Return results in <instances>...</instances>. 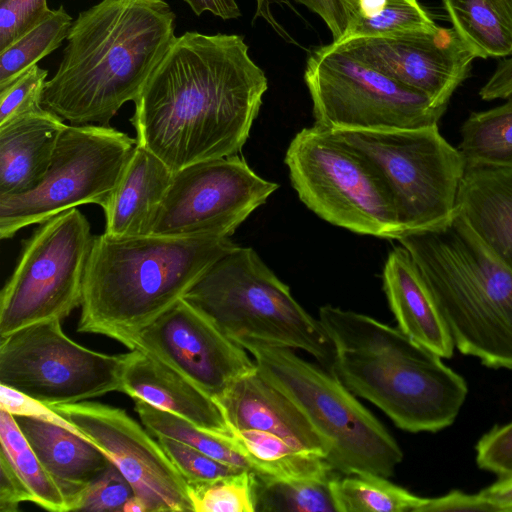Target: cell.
Segmentation results:
<instances>
[{
  "instance_id": "1",
  "label": "cell",
  "mask_w": 512,
  "mask_h": 512,
  "mask_svg": "<svg viewBox=\"0 0 512 512\" xmlns=\"http://www.w3.org/2000/svg\"><path fill=\"white\" fill-rule=\"evenodd\" d=\"M267 89L242 36L187 31L174 39L134 101L136 142L173 173L237 155Z\"/></svg>"
},
{
  "instance_id": "2",
  "label": "cell",
  "mask_w": 512,
  "mask_h": 512,
  "mask_svg": "<svg viewBox=\"0 0 512 512\" xmlns=\"http://www.w3.org/2000/svg\"><path fill=\"white\" fill-rule=\"evenodd\" d=\"M175 20L165 0H101L82 11L41 106L71 125L110 126L170 48Z\"/></svg>"
},
{
  "instance_id": "3",
  "label": "cell",
  "mask_w": 512,
  "mask_h": 512,
  "mask_svg": "<svg viewBox=\"0 0 512 512\" xmlns=\"http://www.w3.org/2000/svg\"><path fill=\"white\" fill-rule=\"evenodd\" d=\"M318 319L333 348L330 372L355 396L408 432H437L455 421L468 387L439 355L358 312L324 305Z\"/></svg>"
},
{
  "instance_id": "4",
  "label": "cell",
  "mask_w": 512,
  "mask_h": 512,
  "mask_svg": "<svg viewBox=\"0 0 512 512\" xmlns=\"http://www.w3.org/2000/svg\"><path fill=\"white\" fill-rule=\"evenodd\" d=\"M235 246L229 237L95 236L77 331L101 334L129 348L142 329Z\"/></svg>"
},
{
  "instance_id": "5",
  "label": "cell",
  "mask_w": 512,
  "mask_h": 512,
  "mask_svg": "<svg viewBox=\"0 0 512 512\" xmlns=\"http://www.w3.org/2000/svg\"><path fill=\"white\" fill-rule=\"evenodd\" d=\"M414 260L455 346L491 368L512 370V271L457 211L397 240Z\"/></svg>"
},
{
  "instance_id": "6",
  "label": "cell",
  "mask_w": 512,
  "mask_h": 512,
  "mask_svg": "<svg viewBox=\"0 0 512 512\" xmlns=\"http://www.w3.org/2000/svg\"><path fill=\"white\" fill-rule=\"evenodd\" d=\"M259 373L305 415L328 446L327 463L342 475L389 478L403 452L386 428L331 372L300 358L293 349L244 338L236 341Z\"/></svg>"
},
{
  "instance_id": "7",
  "label": "cell",
  "mask_w": 512,
  "mask_h": 512,
  "mask_svg": "<svg viewBox=\"0 0 512 512\" xmlns=\"http://www.w3.org/2000/svg\"><path fill=\"white\" fill-rule=\"evenodd\" d=\"M183 298L234 342L251 338L300 349L330 368L333 348L319 319L250 247L236 245Z\"/></svg>"
},
{
  "instance_id": "8",
  "label": "cell",
  "mask_w": 512,
  "mask_h": 512,
  "mask_svg": "<svg viewBox=\"0 0 512 512\" xmlns=\"http://www.w3.org/2000/svg\"><path fill=\"white\" fill-rule=\"evenodd\" d=\"M363 156L395 206L404 235L430 229L456 212L466 163L438 125L391 130H329Z\"/></svg>"
},
{
  "instance_id": "9",
  "label": "cell",
  "mask_w": 512,
  "mask_h": 512,
  "mask_svg": "<svg viewBox=\"0 0 512 512\" xmlns=\"http://www.w3.org/2000/svg\"><path fill=\"white\" fill-rule=\"evenodd\" d=\"M299 199L335 226L398 240L404 235L393 201L370 163L329 130L303 128L285 154Z\"/></svg>"
},
{
  "instance_id": "10",
  "label": "cell",
  "mask_w": 512,
  "mask_h": 512,
  "mask_svg": "<svg viewBox=\"0 0 512 512\" xmlns=\"http://www.w3.org/2000/svg\"><path fill=\"white\" fill-rule=\"evenodd\" d=\"M95 236L77 208L39 224L23 242L0 293V337L26 326L62 320L81 306L83 281Z\"/></svg>"
},
{
  "instance_id": "11",
  "label": "cell",
  "mask_w": 512,
  "mask_h": 512,
  "mask_svg": "<svg viewBox=\"0 0 512 512\" xmlns=\"http://www.w3.org/2000/svg\"><path fill=\"white\" fill-rule=\"evenodd\" d=\"M304 81L315 125L326 130H391L438 125L447 107L354 59L332 44L314 49Z\"/></svg>"
},
{
  "instance_id": "12",
  "label": "cell",
  "mask_w": 512,
  "mask_h": 512,
  "mask_svg": "<svg viewBox=\"0 0 512 512\" xmlns=\"http://www.w3.org/2000/svg\"><path fill=\"white\" fill-rule=\"evenodd\" d=\"M136 144V139L111 126L67 125L40 185L0 197V238L10 239L24 227L80 205L103 209Z\"/></svg>"
},
{
  "instance_id": "13",
  "label": "cell",
  "mask_w": 512,
  "mask_h": 512,
  "mask_svg": "<svg viewBox=\"0 0 512 512\" xmlns=\"http://www.w3.org/2000/svg\"><path fill=\"white\" fill-rule=\"evenodd\" d=\"M129 356L78 344L61 320L39 322L0 337V384L48 406L82 402L121 391Z\"/></svg>"
},
{
  "instance_id": "14",
  "label": "cell",
  "mask_w": 512,
  "mask_h": 512,
  "mask_svg": "<svg viewBox=\"0 0 512 512\" xmlns=\"http://www.w3.org/2000/svg\"><path fill=\"white\" fill-rule=\"evenodd\" d=\"M278 187L238 154L188 165L174 172L152 234L230 237Z\"/></svg>"
},
{
  "instance_id": "15",
  "label": "cell",
  "mask_w": 512,
  "mask_h": 512,
  "mask_svg": "<svg viewBox=\"0 0 512 512\" xmlns=\"http://www.w3.org/2000/svg\"><path fill=\"white\" fill-rule=\"evenodd\" d=\"M98 447L147 512L193 511L187 483L160 443L123 409L92 401L50 406Z\"/></svg>"
},
{
  "instance_id": "16",
  "label": "cell",
  "mask_w": 512,
  "mask_h": 512,
  "mask_svg": "<svg viewBox=\"0 0 512 512\" xmlns=\"http://www.w3.org/2000/svg\"><path fill=\"white\" fill-rule=\"evenodd\" d=\"M129 349L156 358L213 399L256 368L243 347L184 298L142 329Z\"/></svg>"
},
{
  "instance_id": "17",
  "label": "cell",
  "mask_w": 512,
  "mask_h": 512,
  "mask_svg": "<svg viewBox=\"0 0 512 512\" xmlns=\"http://www.w3.org/2000/svg\"><path fill=\"white\" fill-rule=\"evenodd\" d=\"M331 44L442 107H448L453 93L470 76L476 59L452 27H439L433 33Z\"/></svg>"
},
{
  "instance_id": "18",
  "label": "cell",
  "mask_w": 512,
  "mask_h": 512,
  "mask_svg": "<svg viewBox=\"0 0 512 512\" xmlns=\"http://www.w3.org/2000/svg\"><path fill=\"white\" fill-rule=\"evenodd\" d=\"M214 400L231 430L269 432L326 460V442L299 408L259 373L257 366L235 379Z\"/></svg>"
},
{
  "instance_id": "19",
  "label": "cell",
  "mask_w": 512,
  "mask_h": 512,
  "mask_svg": "<svg viewBox=\"0 0 512 512\" xmlns=\"http://www.w3.org/2000/svg\"><path fill=\"white\" fill-rule=\"evenodd\" d=\"M170 412L195 427L223 437H232L216 401L156 358L131 350L122 373L121 391Z\"/></svg>"
},
{
  "instance_id": "20",
  "label": "cell",
  "mask_w": 512,
  "mask_h": 512,
  "mask_svg": "<svg viewBox=\"0 0 512 512\" xmlns=\"http://www.w3.org/2000/svg\"><path fill=\"white\" fill-rule=\"evenodd\" d=\"M67 124L43 107L0 125V197L34 190Z\"/></svg>"
},
{
  "instance_id": "21",
  "label": "cell",
  "mask_w": 512,
  "mask_h": 512,
  "mask_svg": "<svg viewBox=\"0 0 512 512\" xmlns=\"http://www.w3.org/2000/svg\"><path fill=\"white\" fill-rule=\"evenodd\" d=\"M383 289L398 328L441 358H451L455 347L451 334L402 245L390 251L385 261Z\"/></svg>"
},
{
  "instance_id": "22",
  "label": "cell",
  "mask_w": 512,
  "mask_h": 512,
  "mask_svg": "<svg viewBox=\"0 0 512 512\" xmlns=\"http://www.w3.org/2000/svg\"><path fill=\"white\" fill-rule=\"evenodd\" d=\"M173 174L160 158L136 144L103 208L106 219L104 233L115 237L152 234Z\"/></svg>"
},
{
  "instance_id": "23",
  "label": "cell",
  "mask_w": 512,
  "mask_h": 512,
  "mask_svg": "<svg viewBox=\"0 0 512 512\" xmlns=\"http://www.w3.org/2000/svg\"><path fill=\"white\" fill-rule=\"evenodd\" d=\"M20 430L69 504L77 511L86 488L112 464L87 438L62 426L14 416Z\"/></svg>"
},
{
  "instance_id": "24",
  "label": "cell",
  "mask_w": 512,
  "mask_h": 512,
  "mask_svg": "<svg viewBox=\"0 0 512 512\" xmlns=\"http://www.w3.org/2000/svg\"><path fill=\"white\" fill-rule=\"evenodd\" d=\"M456 211L512 271V168L466 166Z\"/></svg>"
},
{
  "instance_id": "25",
  "label": "cell",
  "mask_w": 512,
  "mask_h": 512,
  "mask_svg": "<svg viewBox=\"0 0 512 512\" xmlns=\"http://www.w3.org/2000/svg\"><path fill=\"white\" fill-rule=\"evenodd\" d=\"M462 42L476 58L512 56V0H441Z\"/></svg>"
},
{
  "instance_id": "26",
  "label": "cell",
  "mask_w": 512,
  "mask_h": 512,
  "mask_svg": "<svg viewBox=\"0 0 512 512\" xmlns=\"http://www.w3.org/2000/svg\"><path fill=\"white\" fill-rule=\"evenodd\" d=\"M347 25L333 44L357 38L433 33L440 26L418 0H343Z\"/></svg>"
},
{
  "instance_id": "27",
  "label": "cell",
  "mask_w": 512,
  "mask_h": 512,
  "mask_svg": "<svg viewBox=\"0 0 512 512\" xmlns=\"http://www.w3.org/2000/svg\"><path fill=\"white\" fill-rule=\"evenodd\" d=\"M232 439L259 479H328L338 474L325 458L303 451L269 432L232 430Z\"/></svg>"
},
{
  "instance_id": "28",
  "label": "cell",
  "mask_w": 512,
  "mask_h": 512,
  "mask_svg": "<svg viewBox=\"0 0 512 512\" xmlns=\"http://www.w3.org/2000/svg\"><path fill=\"white\" fill-rule=\"evenodd\" d=\"M458 149L466 166L512 168V97L471 113L461 127Z\"/></svg>"
},
{
  "instance_id": "29",
  "label": "cell",
  "mask_w": 512,
  "mask_h": 512,
  "mask_svg": "<svg viewBox=\"0 0 512 512\" xmlns=\"http://www.w3.org/2000/svg\"><path fill=\"white\" fill-rule=\"evenodd\" d=\"M330 486L337 512H420L427 501L375 474H338Z\"/></svg>"
},
{
  "instance_id": "30",
  "label": "cell",
  "mask_w": 512,
  "mask_h": 512,
  "mask_svg": "<svg viewBox=\"0 0 512 512\" xmlns=\"http://www.w3.org/2000/svg\"><path fill=\"white\" fill-rule=\"evenodd\" d=\"M0 450L11 461L30 495V502L52 512H68L62 490L42 464L20 430L14 416L0 409Z\"/></svg>"
},
{
  "instance_id": "31",
  "label": "cell",
  "mask_w": 512,
  "mask_h": 512,
  "mask_svg": "<svg viewBox=\"0 0 512 512\" xmlns=\"http://www.w3.org/2000/svg\"><path fill=\"white\" fill-rule=\"evenodd\" d=\"M135 411L148 430L156 437L162 436L185 443L221 462L248 470L258 475L249 459L239 450L232 437H223L199 429L188 421L140 399H134Z\"/></svg>"
},
{
  "instance_id": "32",
  "label": "cell",
  "mask_w": 512,
  "mask_h": 512,
  "mask_svg": "<svg viewBox=\"0 0 512 512\" xmlns=\"http://www.w3.org/2000/svg\"><path fill=\"white\" fill-rule=\"evenodd\" d=\"M73 19L63 6L36 27L0 51V89L57 49L72 26Z\"/></svg>"
},
{
  "instance_id": "33",
  "label": "cell",
  "mask_w": 512,
  "mask_h": 512,
  "mask_svg": "<svg viewBox=\"0 0 512 512\" xmlns=\"http://www.w3.org/2000/svg\"><path fill=\"white\" fill-rule=\"evenodd\" d=\"M334 477L257 478L256 512H337L330 486Z\"/></svg>"
},
{
  "instance_id": "34",
  "label": "cell",
  "mask_w": 512,
  "mask_h": 512,
  "mask_svg": "<svg viewBox=\"0 0 512 512\" xmlns=\"http://www.w3.org/2000/svg\"><path fill=\"white\" fill-rule=\"evenodd\" d=\"M256 474L248 470L187 484L194 512H256Z\"/></svg>"
},
{
  "instance_id": "35",
  "label": "cell",
  "mask_w": 512,
  "mask_h": 512,
  "mask_svg": "<svg viewBox=\"0 0 512 512\" xmlns=\"http://www.w3.org/2000/svg\"><path fill=\"white\" fill-rule=\"evenodd\" d=\"M187 484L233 475L245 469L216 460L205 453L174 439L156 437Z\"/></svg>"
},
{
  "instance_id": "36",
  "label": "cell",
  "mask_w": 512,
  "mask_h": 512,
  "mask_svg": "<svg viewBox=\"0 0 512 512\" xmlns=\"http://www.w3.org/2000/svg\"><path fill=\"white\" fill-rule=\"evenodd\" d=\"M47 74L36 64L0 89V125L42 108Z\"/></svg>"
},
{
  "instance_id": "37",
  "label": "cell",
  "mask_w": 512,
  "mask_h": 512,
  "mask_svg": "<svg viewBox=\"0 0 512 512\" xmlns=\"http://www.w3.org/2000/svg\"><path fill=\"white\" fill-rule=\"evenodd\" d=\"M135 495L134 490L112 463L84 491L77 511H121L126 502Z\"/></svg>"
},
{
  "instance_id": "38",
  "label": "cell",
  "mask_w": 512,
  "mask_h": 512,
  "mask_svg": "<svg viewBox=\"0 0 512 512\" xmlns=\"http://www.w3.org/2000/svg\"><path fill=\"white\" fill-rule=\"evenodd\" d=\"M51 11L47 0H0V51L40 24Z\"/></svg>"
},
{
  "instance_id": "39",
  "label": "cell",
  "mask_w": 512,
  "mask_h": 512,
  "mask_svg": "<svg viewBox=\"0 0 512 512\" xmlns=\"http://www.w3.org/2000/svg\"><path fill=\"white\" fill-rule=\"evenodd\" d=\"M479 468L498 475L512 476V421L496 425L475 446Z\"/></svg>"
},
{
  "instance_id": "40",
  "label": "cell",
  "mask_w": 512,
  "mask_h": 512,
  "mask_svg": "<svg viewBox=\"0 0 512 512\" xmlns=\"http://www.w3.org/2000/svg\"><path fill=\"white\" fill-rule=\"evenodd\" d=\"M0 409L9 412L13 416L30 417L53 423L84 436L72 423L50 406L2 384H0Z\"/></svg>"
},
{
  "instance_id": "41",
  "label": "cell",
  "mask_w": 512,
  "mask_h": 512,
  "mask_svg": "<svg viewBox=\"0 0 512 512\" xmlns=\"http://www.w3.org/2000/svg\"><path fill=\"white\" fill-rule=\"evenodd\" d=\"M484 511L500 512L497 505L481 492L467 494L453 490L444 496L427 498L420 512Z\"/></svg>"
},
{
  "instance_id": "42",
  "label": "cell",
  "mask_w": 512,
  "mask_h": 512,
  "mask_svg": "<svg viewBox=\"0 0 512 512\" xmlns=\"http://www.w3.org/2000/svg\"><path fill=\"white\" fill-rule=\"evenodd\" d=\"M30 495L7 455L0 450V511L16 512Z\"/></svg>"
},
{
  "instance_id": "43",
  "label": "cell",
  "mask_w": 512,
  "mask_h": 512,
  "mask_svg": "<svg viewBox=\"0 0 512 512\" xmlns=\"http://www.w3.org/2000/svg\"><path fill=\"white\" fill-rule=\"evenodd\" d=\"M316 13L327 25L333 36V43L344 34L347 18L343 0H294Z\"/></svg>"
},
{
  "instance_id": "44",
  "label": "cell",
  "mask_w": 512,
  "mask_h": 512,
  "mask_svg": "<svg viewBox=\"0 0 512 512\" xmlns=\"http://www.w3.org/2000/svg\"><path fill=\"white\" fill-rule=\"evenodd\" d=\"M479 96L484 101L512 97V56L499 62L493 74L480 89Z\"/></svg>"
},
{
  "instance_id": "45",
  "label": "cell",
  "mask_w": 512,
  "mask_h": 512,
  "mask_svg": "<svg viewBox=\"0 0 512 512\" xmlns=\"http://www.w3.org/2000/svg\"><path fill=\"white\" fill-rule=\"evenodd\" d=\"M192 11L200 16L208 11L223 20L236 19L241 16L236 0H184Z\"/></svg>"
},
{
  "instance_id": "46",
  "label": "cell",
  "mask_w": 512,
  "mask_h": 512,
  "mask_svg": "<svg viewBox=\"0 0 512 512\" xmlns=\"http://www.w3.org/2000/svg\"><path fill=\"white\" fill-rule=\"evenodd\" d=\"M273 5L292 7L289 0H256V11L254 19H263L284 41L298 45L293 37L276 20L272 12Z\"/></svg>"
},
{
  "instance_id": "47",
  "label": "cell",
  "mask_w": 512,
  "mask_h": 512,
  "mask_svg": "<svg viewBox=\"0 0 512 512\" xmlns=\"http://www.w3.org/2000/svg\"><path fill=\"white\" fill-rule=\"evenodd\" d=\"M480 492L497 505L500 512H512V476L499 477Z\"/></svg>"
},
{
  "instance_id": "48",
  "label": "cell",
  "mask_w": 512,
  "mask_h": 512,
  "mask_svg": "<svg viewBox=\"0 0 512 512\" xmlns=\"http://www.w3.org/2000/svg\"><path fill=\"white\" fill-rule=\"evenodd\" d=\"M123 512H147V507L139 497L134 495L124 505Z\"/></svg>"
}]
</instances>
